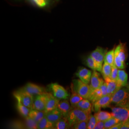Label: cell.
I'll list each match as a JSON object with an SVG mask.
<instances>
[{"instance_id": "obj_1", "label": "cell", "mask_w": 129, "mask_h": 129, "mask_svg": "<svg viewBox=\"0 0 129 129\" xmlns=\"http://www.w3.org/2000/svg\"><path fill=\"white\" fill-rule=\"evenodd\" d=\"M111 102L116 106L129 108V90L126 87L120 88L112 96Z\"/></svg>"}, {"instance_id": "obj_2", "label": "cell", "mask_w": 129, "mask_h": 129, "mask_svg": "<svg viewBox=\"0 0 129 129\" xmlns=\"http://www.w3.org/2000/svg\"><path fill=\"white\" fill-rule=\"evenodd\" d=\"M90 114L82 111L76 107L72 108L70 111L67 118L71 126H73L79 122L88 120Z\"/></svg>"}, {"instance_id": "obj_3", "label": "cell", "mask_w": 129, "mask_h": 129, "mask_svg": "<svg viewBox=\"0 0 129 129\" xmlns=\"http://www.w3.org/2000/svg\"><path fill=\"white\" fill-rule=\"evenodd\" d=\"M71 88L84 99H88L91 92L90 86L88 84L83 82L80 79L74 80Z\"/></svg>"}, {"instance_id": "obj_4", "label": "cell", "mask_w": 129, "mask_h": 129, "mask_svg": "<svg viewBox=\"0 0 129 129\" xmlns=\"http://www.w3.org/2000/svg\"><path fill=\"white\" fill-rule=\"evenodd\" d=\"M126 60V53L124 45L120 43L115 49L114 64L119 69H124Z\"/></svg>"}, {"instance_id": "obj_5", "label": "cell", "mask_w": 129, "mask_h": 129, "mask_svg": "<svg viewBox=\"0 0 129 129\" xmlns=\"http://www.w3.org/2000/svg\"><path fill=\"white\" fill-rule=\"evenodd\" d=\"M107 52V49H104L102 47L98 46L90 55L96 63L98 71H102L103 63L104 62Z\"/></svg>"}, {"instance_id": "obj_6", "label": "cell", "mask_w": 129, "mask_h": 129, "mask_svg": "<svg viewBox=\"0 0 129 129\" xmlns=\"http://www.w3.org/2000/svg\"><path fill=\"white\" fill-rule=\"evenodd\" d=\"M14 95L17 102L32 109L34 97L21 89L14 93Z\"/></svg>"}, {"instance_id": "obj_7", "label": "cell", "mask_w": 129, "mask_h": 129, "mask_svg": "<svg viewBox=\"0 0 129 129\" xmlns=\"http://www.w3.org/2000/svg\"><path fill=\"white\" fill-rule=\"evenodd\" d=\"M49 89L53 95L58 99L67 100L69 97V92L63 87L56 83H51L49 85Z\"/></svg>"}, {"instance_id": "obj_8", "label": "cell", "mask_w": 129, "mask_h": 129, "mask_svg": "<svg viewBox=\"0 0 129 129\" xmlns=\"http://www.w3.org/2000/svg\"><path fill=\"white\" fill-rule=\"evenodd\" d=\"M112 116L120 121H124L129 119V107L125 108L117 106L111 108Z\"/></svg>"}, {"instance_id": "obj_9", "label": "cell", "mask_w": 129, "mask_h": 129, "mask_svg": "<svg viewBox=\"0 0 129 129\" xmlns=\"http://www.w3.org/2000/svg\"><path fill=\"white\" fill-rule=\"evenodd\" d=\"M21 89L34 97L46 92L44 88L32 83H27Z\"/></svg>"}, {"instance_id": "obj_10", "label": "cell", "mask_w": 129, "mask_h": 129, "mask_svg": "<svg viewBox=\"0 0 129 129\" xmlns=\"http://www.w3.org/2000/svg\"><path fill=\"white\" fill-rule=\"evenodd\" d=\"M112 96L106 95L102 97L92 105V111L95 112L101 111L102 108L109 107L111 102Z\"/></svg>"}, {"instance_id": "obj_11", "label": "cell", "mask_w": 129, "mask_h": 129, "mask_svg": "<svg viewBox=\"0 0 129 129\" xmlns=\"http://www.w3.org/2000/svg\"><path fill=\"white\" fill-rule=\"evenodd\" d=\"M46 102V92L34 97L31 110L45 111Z\"/></svg>"}, {"instance_id": "obj_12", "label": "cell", "mask_w": 129, "mask_h": 129, "mask_svg": "<svg viewBox=\"0 0 129 129\" xmlns=\"http://www.w3.org/2000/svg\"><path fill=\"white\" fill-rule=\"evenodd\" d=\"M104 83V81L101 78L100 73L97 72V70H93L90 79V84L89 85L91 92L97 88H100Z\"/></svg>"}, {"instance_id": "obj_13", "label": "cell", "mask_w": 129, "mask_h": 129, "mask_svg": "<svg viewBox=\"0 0 129 129\" xmlns=\"http://www.w3.org/2000/svg\"><path fill=\"white\" fill-rule=\"evenodd\" d=\"M59 99L55 97L50 93L46 92V102L45 111L46 112L54 110L57 108Z\"/></svg>"}, {"instance_id": "obj_14", "label": "cell", "mask_w": 129, "mask_h": 129, "mask_svg": "<svg viewBox=\"0 0 129 129\" xmlns=\"http://www.w3.org/2000/svg\"><path fill=\"white\" fill-rule=\"evenodd\" d=\"M76 75L83 82L88 84L90 81L92 72L85 68L81 67L78 69L76 73Z\"/></svg>"}, {"instance_id": "obj_15", "label": "cell", "mask_w": 129, "mask_h": 129, "mask_svg": "<svg viewBox=\"0 0 129 129\" xmlns=\"http://www.w3.org/2000/svg\"><path fill=\"white\" fill-rule=\"evenodd\" d=\"M105 82L107 86V95L112 96L120 88L118 86L116 80H112L110 78H107L104 79Z\"/></svg>"}, {"instance_id": "obj_16", "label": "cell", "mask_w": 129, "mask_h": 129, "mask_svg": "<svg viewBox=\"0 0 129 129\" xmlns=\"http://www.w3.org/2000/svg\"><path fill=\"white\" fill-rule=\"evenodd\" d=\"M46 117L49 120L55 123L58 120L63 117V115L59 110L56 108L53 111L46 112Z\"/></svg>"}, {"instance_id": "obj_17", "label": "cell", "mask_w": 129, "mask_h": 129, "mask_svg": "<svg viewBox=\"0 0 129 129\" xmlns=\"http://www.w3.org/2000/svg\"><path fill=\"white\" fill-rule=\"evenodd\" d=\"M57 108L61 112L64 117H67L72 109V106H70L69 102L67 100L59 102Z\"/></svg>"}, {"instance_id": "obj_18", "label": "cell", "mask_w": 129, "mask_h": 129, "mask_svg": "<svg viewBox=\"0 0 129 129\" xmlns=\"http://www.w3.org/2000/svg\"><path fill=\"white\" fill-rule=\"evenodd\" d=\"M128 74L124 70H122V69H119L117 82L120 88L126 87L127 86L128 82Z\"/></svg>"}, {"instance_id": "obj_19", "label": "cell", "mask_w": 129, "mask_h": 129, "mask_svg": "<svg viewBox=\"0 0 129 129\" xmlns=\"http://www.w3.org/2000/svg\"><path fill=\"white\" fill-rule=\"evenodd\" d=\"M76 107L89 114H91V112L92 111V103L87 99H83L78 103Z\"/></svg>"}, {"instance_id": "obj_20", "label": "cell", "mask_w": 129, "mask_h": 129, "mask_svg": "<svg viewBox=\"0 0 129 129\" xmlns=\"http://www.w3.org/2000/svg\"><path fill=\"white\" fill-rule=\"evenodd\" d=\"M46 113L45 111L31 110L29 113V117L38 122L46 116Z\"/></svg>"}, {"instance_id": "obj_21", "label": "cell", "mask_w": 129, "mask_h": 129, "mask_svg": "<svg viewBox=\"0 0 129 129\" xmlns=\"http://www.w3.org/2000/svg\"><path fill=\"white\" fill-rule=\"evenodd\" d=\"M55 123L50 121L45 116L40 121L38 122L37 129H55Z\"/></svg>"}, {"instance_id": "obj_22", "label": "cell", "mask_w": 129, "mask_h": 129, "mask_svg": "<svg viewBox=\"0 0 129 129\" xmlns=\"http://www.w3.org/2000/svg\"><path fill=\"white\" fill-rule=\"evenodd\" d=\"M71 128L67 117H63L55 123V129H67Z\"/></svg>"}, {"instance_id": "obj_23", "label": "cell", "mask_w": 129, "mask_h": 129, "mask_svg": "<svg viewBox=\"0 0 129 129\" xmlns=\"http://www.w3.org/2000/svg\"><path fill=\"white\" fill-rule=\"evenodd\" d=\"M104 96V94L101 88H100L94 90L91 93L88 100L91 102L92 105H93L95 102H97V101Z\"/></svg>"}, {"instance_id": "obj_24", "label": "cell", "mask_w": 129, "mask_h": 129, "mask_svg": "<svg viewBox=\"0 0 129 129\" xmlns=\"http://www.w3.org/2000/svg\"><path fill=\"white\" fill-rule=\"evenodd\" d=\"M83 97L72 89V94L70 97V103L72 108H75L78 103L83 100Z\"/></svg>"}, {"instance_id": "obj_25", "label": "cell", "mask_w": 129, "mask_h": 129, "mask_svg": "<svg viewBox=\"0 0 129 129\" xmlns=\"http://www.w3.org/2000/svg\"><path fill=\"white\" fill-rule=\"evenodd\" d=\"M97 121H105L109 119L112 117L111 113L105 111H100L96 112L94 114Z\"/></svg>"}, {"instance_id": "obj_26", "label": "cell", "mask_w": 129, "mask_h": 129, "mask_svg": "<svg viewBox=\"0 0 129 129\" xmlns=\"http://www.w3.org/2000/svg\"><path fill=\"white\" fill-rule=\"evenodd\" d=\"M112 71V66L111 64H108L106 62H104L102 68V75L103 78L105 79L106 78H110Z\"/></svg>"}, {"instance_id": "obj_27", "label": "cell", "mask_w": 129, "mask_h": 129, "mask_svg": "<svg viewBox=\"0 0 129 129\" xmlns=\"http://www.w3.org/2000/svg\"><path fill=\"white\" fill-rule=\"evenodd\" d=\"M17 108L20 114L25 118L29 116V113L31 110L30 108H28L27 106L24 105L19 102H17Z\"/></svg>"}, {"instance_id": "obj_28", "label": "cell", "mask_w": 129, "mask_h": 129, "mask_svg": "<svg viewBox=\"0 0 129 129\" xmlns=\"http://www.w3.org/2000/svg\"><path fill=\"white\" fill-rule=\"evenodd\" d=\"M115 49L113 48L110 51H108L106 53L104 62H106L108 64L112 66L114 64V58H115Z\"/></svg>"}, {"instance_id": "obj_29", "label": "cell", "mask_w": 129, "mask_h": 129, "mask_svg": "<svg viewBox=\"0 0 129 129\" xmlns=\"http://www.w3.org/2000/svg\"><path fill=\"white\" fill-rule=\"evenodd\" d=\"M25 125L26 129H37L38 127V122L28 116L25 118Z\"/></svg>"}, {"instance_id": "obj_30", "label": "cell", "mask_w": 129, "mask_h": 129, "mask_svg": "<svg viewBox=\"0 0 129 129\" xmlns=\"http://www.w3.org/2000/svg\"><path fill=\"white\" fill-rule=\"evenodd\" d=\"M120 121L118 119L112 116L111 118L107 120L104 122L105 129H111V128L118 123Z\"/></svg>"}, {"instance_id": "obj_31", "label": "cell", "mask_w": 129, "mask_h": 129, "mask_svg": "<svg viewBox=\"0 0 129 129\" xmlns=\"http://www.w3.org/2000/svg\"><path fill=\"white\" fill-rule=\"evenodd\" d=\"M10 127L12 129H26L25 123L19 120L13 121L12 122H11L10 123Z\"/></svg>"}, {"instance_id": "obj_32", "label": "cell", "mask_w": 129, "mask_h": 129, "mask_svg": "<svg viewBox=\"0 0 129 129\" xmlns=\"http://www.w3.org/2000/svg\"><path fill=\"white\" fill-rule=\"evenodd\" d=\"M86 62L87 66L88 68H89L90 69L93 70H97V67L96 63L90 55H89L87 58Z\"/></svg>"}, {"instance_id": "obj_33", "label": "cell", "mask_w": 129, "mask_h": 129, "mask_svg": "<svg viewBox=\"0 0 129 129\" xmlns=\"http://www.w3.org/2000/svg\"><path fill=\"white\" fill-rule=\"evenodd\" d=\"M97 122V119L95 116L90 114L88 120V129H94Z\"/></svg>"}, {"instance_id": "obj_34", "label": "cell", "mask_w": 129, "mask_h": 129, "mask_svg": "<svg viewBox=\"0 0 129 129\" xmlns=\"http://www.w3.org/2000/svg\"><path fill=\"white\" fill-rule=\"evenodd\" d=\"M88 120L82 121L79 122L76 124H75L71 126V128L75 129H88Z\"/></svg>"}, {"instance_id": "obj_35", "label": "cell", "mask_w": 129, "mask_h": 129, "mask_svg": "<svg viewBox=\"0 0 129 129\" xmlns=\"http://www.w3.org/2000/svg\"><path fill=\"white\" fill-rule=\"evenodd\" d=\"M118 69H119L116 67L115 64H114L112 66V71H111V74L110 77L111 79L117 81L118 75V72H119Z\"/></svg>"}, {"instance_id": "obj_36", "label": "cell", "mask_w": 129, "mask_h": 129, "mask_svg": "<svg viewBox=\"0 0 129 129\" xmlns=\"http://www.w3.org/2000/svg\"><path fill=\"white\" fill-rule=\"evenodd\" d=\"M38 6L40 7H44L46 6L48 0H33Z\"/></svg>"}, {"instance_id": "obj_37", "label": "cell", "mask_w": 129, "mask_h": 129, "mask_svg": "<svg viewBox=\"0 0 129 129\" xmlns=\"http://www.w3.org/2000/svg\"><path fill=\"white\" fill-rule=\"evenodd\" d=\"M104 122L103 121H97V124L96 125L94 129H105L104 127Z\"/></svg>"}, {"instance_id": "obj_38", "label": "cell", "mask_w": 129, "mask_h": 129, "mask_svg": "<svg viewBox=\"0 0 129 129\" xmlns=\"http://www.w3.org/2000/svg\"><path fill=\"white\" fill-rule=\"evenodd\" d=\"M121 129H129V119L123 121Z\"/></svg>"}, {"instance_id": "obj_39", "label": "cell", "mask_w": 129, "mask_h": 129, "mask_svg": "<svg viewBox=\"0 0 129 129\" xmlns=\"http://www.w3.org/2000/svg\"><path fill=\"white\" fill-rule=\"evenodd\" d=\"M123 123V121H120L118 123L113 126L111 129H121V126Z\"/></svg>"}, {"instance_id": "obj_40", "label": "cell", "mask_w": 129, "mask_h": 129, "mask_svg": "<svg viewBox=\"0 0 129 129\" xmlns=\"http://www.w3.org/2000/svg\"><path fill=\"white\" fill-rule=\"evenodd\" d=\"M126 87L127 88H128V89L129 90V81H128V84H127V86H126Z\"/></svg>"}]
</instances>
